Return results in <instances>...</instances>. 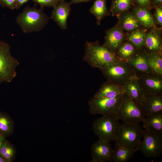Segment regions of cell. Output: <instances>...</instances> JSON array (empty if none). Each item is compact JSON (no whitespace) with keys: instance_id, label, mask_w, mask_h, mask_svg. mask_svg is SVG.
<instances>
[{"instance_id":"25","label":"cell","mask_w":162,"mask_h":162,"mask_svg":"<svg viewBox=\"0 0 162 162\" xmlns=\"http://www.w3.org/2000/svg\"><path fill=\"white\" fill-rule=\"evenodd\" d=\"M148 29L144 27L137 29L126 34V40L132 43L138 49L144 48Z\"/></svg>"},{"instance_id":"36","label":"cell","mask_w":162,"mask_h":162,"mask_svg":"<svg viewBox=\"0 0 162 162\" xmlns=\"http://www.w3.org/2000/svg\"><path fill=\"white\" fill-rule=\"evenodd\" d=\"M91 0H71L70 2V4H77L80 3L88 2Z\"/></svg>"},{"instance_id":"18","label":"cell","mask_w":162,"mask_h":162,"mask_svg":"<svg viewBox=\"0 0 162 162\" xmlns=\"http://www.w3.org/2000/svg\"><path fill=\"white\" fill-rule=\"evenodd\" d=\"M124 93L123 86L117 85L107 80L102 84L93 97L112 98Z\"/></svg>"},{"instance_id":"5","label":"cell","mask_w":162,"mask_h":162,"mask_svg":"<svg viewBox=\"0 0 162 162\" xmlns=\"http://www.w3.org/2000/svg\"><path fill=\"white\" fill-rule=\"evenodd\" d=\"M117 116L103 115L93 123V130L99 139L110 142L115 140L120 124Z\"/></svg>"},{"instance_id":"19","label":"cell","mask_w":162,"mask_h":162,"mask_svg":"<svg viewBox=\"0 0 162 162\" xmlns=\"http://www.w3.org/2000/svg\"><path fill=\"white\" fill-rule=\"evenodd\" d=\"M116 17L118 19L117 23L124 31L128 33L143 27L132 11L124 12Z\"/></svg>"},{"instance_id":"4","label":"cell","mask_w":162,"mask_h":162,"mask_svg":"<svg viewBox=\"0 0 162 162\" xmlns=\"http://www.w3.org/2000/svg\"><path fill=\"white\" fill-rule=\"evenodd\" d=\"M144 133V130L139 124L124 123L119 126L115 140L116 145L134 148H139Z\"/></svg>"},{"instance_id":"1","label":"cell","mask_w":162,"mask_h":162,"mask_svg":"<svg viewBox=\"0 0 162 162\" xmlns=\"http://www.w3.org/2000/svg\"><path fill=\"white\" fill-rule=\"evenodd\" d=\"M50 18L43 8L27 6L16 18V22L22 32L26 34L39 32L48 24Z\"/></svg>"},{"instance_id":"29","label":"cell","mask_w":162,"mask_h":162,"mask_svg":"<svg viewBox=\"0 0 162 162\" xmlns=\"http://www.w3.org/2000/svg\"><path fill=\"white\" fill-rule=\"evenodd\" d=\"M16 152L13 145L6 139L0 148V155L6 162H12L15 158Z\"/></svg>"},{"instance_id":"13","label":"cell","mask_w":162,"mask_h":162,"mask_svg":"<svg viewBox=\"0 0 162 162\" xmlns=\"http://www.w3.org/2000/svg\"><path fill=\"white\" fill-rule=\"evenodd\" d=\"M127 62L137 77L153 74L149 64L148 53L144 48L139 50L136 55Z\"/></svg>"},{"instance_id":"27","label":"cell","mask_w":162,"mask_h":162,"mask_svg":"<svg viewBox=\"0 0 162 162\" xmlns=\"http://www.w3.org/2000/svg\"><path fill=\"white\" fill-rule=\"evenodd\" d=\"M134 0H112L110 12L112 16H117L123 12L129 10Z\"/></svg>"},{"instance_id":"16","label":"cell","mask_w":162,"mask_h":162,"mask_svg":"<svg viewBox=\"0 0 162 162\" xmlns=\"http://www.w3.org/2000/svg\"><path fill=\"white\" fill-rule=\"evenodd\" d=\"M140 106L146 116L153 113L162 112V94L145 95Z\"/></svg>"},{"instance_id":"11","label":"cell","mask_w":162,"mask_h":162,"mask_svg":"<svg viewBox=\"0 0 162 162\" xmlns=\"http://www.w3.org/2000/svg\"><path fill=\"white\" fill-rule=\"evenodd\" d=\"M110 142L100 139L95 141L91 147V162L112 161L113 149Z\"/></svg>"},{"instance_id":"2","label":"cell","mask_w":162,"mask_h":162,"mask_svg":"<svg viewBox=\"0 0 162 162\" xmlns=\"http://www.w3.org/2000/svg\"><path fill=\"white\" fill-rule=\"evenodd\" d=\"M83 60L93 68L100 69L110 64L122 61L116 54L100 44L99 40L86 41Z\"/></svg>"},{"instance_id":"24","label":"cell","mask_w":162,"mask_h":162,"mask_svg":"<svg viewBox=\"0 0 162 162\" xmlns=\"http://www.w3.org/2000/svg\"><path fill=\"white\" fill-rule=\"evenodd\" d=\"M107 0H95L89 12L95 17L97 24L99 26L102 20L111 14L106 6Z\"/></svg>"},{"instance_id":"8","label":"cell","mask_w":162,"mask_h":162,"mask_svg":"<svg viewBox=\"0 0 162 162\" xmlns=\"http://www.w3.org/2000/svg\"><path fill=\"white\" fill-rule=\"evenodd\" d=\"M123 94L112 98L93 97L88 102L90 113L93 115L117 116L122 102Z\"/></svg>"},{"instance_id":"38","label":"cell","mask_w":162,"mask_h":162,"mask_svg":"<svg viewBox=\"0 0 162 162\" xmlns=\"http://www.w3.org/2000/svg\"><path fill=\"white\" fill-rule=\"evenodd\" d=\"M0 162H6L5 160L0 155Z\"/></svg>"},{"instance_id":"23","label":"cell","mask_w":162,"mask_h":162,"mask_svg":"<svg viewBox=\"0 0 162 162\" xmlns=\"http://www.w3.org/2000/svg\"><path fill=\"white\" fill-rule=\"evenodd\" d=\"M139 148H132L116 146L113 149L112 161L115 162H126L129 160Z\"/></svg>"},{"instance_id":"20","label":"cell","mask_w":162,"mask_h":162,"mask_svg":"<svg viewBox=\"0 0 162 162\" xmlns=\"http://www.w3.org/2000/svg\"><path fill=\"white\" fill-rule=\"evenodd\" d=\"M132 12L143 27L148 29L156 26L154 18L149 9L136 5L133 8Z\"/></svg>"},{"instance_id":"26","label":"cell","mask_w":162,"mask_h":162,"mask_svg":"<svg viewBox=\"0 0 162 162\" xmlns=\"http://www.w3.org/2000/svg\"><path fill=\"white\" fill-rule=\"evenodd\" d=\"M14 122L8 113L0 111V135L6 138L13 133Z\"/></svg>"},{"instance_id":"28","label":"cell","mask_w":162,"mask_h":162,"mask_svg":"<svg viewBox=\"0 0 162 162\" xmlns=\"http://www.w3.org/2000/svg\"><path fill=\"white\" fill-rule=\"evenodd\" d=\"M148 62L154 74L162 76V54L147 52Z\"/></svg>"},{"instance_id":"35","label":"cell","mask_w":162,"mask_h":162,"mask_svg":"<svg viewBox=\"0 0 162 162\" xmlns=\"http://www.w3.org/2000/svg\"><path fill=\"white\" fill-rule=\"evenodd\" d=\"M162 0H152V4L153 8L162 5Z\"/></svg>"},{"instance_id":"31","label":"cell","mask_w":162,"mask_h":162,"mask_svg":"<svg viewBox=\"0 0 162 162\" xmlns=\"http://www.w3.org/2000/svg\"><path fill=\"white\" fill-rule=\"evenodd\" d=\"M155 9L154 20L160 26H162V5H160L154 8Z\"/></svg>"},{"instance_id":"32","label":"cell","mask_w":162,"mask_h":162,"mask_svg":"<svg viewBox=\"0 0 162 162\" xmlns=\"http://www.w3.org/2000/svg\"><path fill=\"white\" fill-rule=\"evenodd\" d=\"M16 0H0V6L11 10L16 9Z\"/></svg>"},{"instance_id":"39","label":"cell","mask_w":162,"mask_h":162,"mask_svg":"<svg viewBox=\"0 0 162 162\" xmlns=\"http://www.w3.org/2000/svg\"><path fill=\"white\" fill-rule=\"evenodd\" d=\"M58 0V1H64V0Z\"/></svg>"},{"instance_id":"17","label":"cell","mask_w":162,"mask_h":162,"mask_svg":"<svg viewBox=\"0 0 162 162\" xmlns=\"http://www.w3.org/2000/svg\"><path fill=\"white\" fill-rule=\"evenodd\" d=\"M124 93L140 105L145 94L138 81V77L131 79L123 85Z\"/></svg>"},{"instance_id":"6","label":"cell","mask_w":162,"mask_h":162,"mask_svg":"<svg viewBox=\"0 0 162 162\" xmlns=\"http://www.w3.org/2000/svg\"><path fill=\"white\" fill-rule=\"evenodd\" d=\"M10 50L8 43L0 40V84L11 82L16 75V69L19 63Z\"/></svg>"},{"instance_id":"21","label":"cell","mask_w":162,"mask_h":162,"mask_svg":"<svg viewBox=\"0 0 162 162\" xmlns=\"http://www.w3.org/2000/svg\"><path fill=\"white\" fill-rule=\"evenodd\" d=\"M143 127L162 137V112L153 113L146 116Z\"/></svg>"},{"instance_id":"10","label":"cell","mask_w":162,"mask_h":162,"mask_svg":"<svg viewBox=\"0 0 162 162\" xmlns=\"http://www.w3.org/2000/svg\"><path fill=\"white\" fill-rule=\"evenodd\" d=\"M138 81L145 95L162 94V76L155 74L141 76Z\"/></svg>"},{"instance_id":"3","label":"cell","mask_w":162,"mask_h":162,"mask_svg":"<svg viewBox=\"0 0 162 162\" xmlns=\"http://www.w3.org/2000/svg\"><path fill=\"white\" fill-rule=\"evenodd\" d=\"M99 69L107 80L119 85L123 86L129 80L137 77L127 62L112 63Z\"/></svg>"},{"instance_id":"7","label":"cell","mask_w":162,"mask_h":162,"mask_svg":"<svg viewBox=\"0 0 162 162\" xmlns=\"http://www.w3.org/2000/svg\"><path fill=\"white\" fill-rule=\"evenodd\" d=\"M117 116L124 123L130 124H139L146 119L140 105L125 93Z\"/></svg>"},{"instance_id":"14","label":"cell","mask_w":162,"mask_h":162,"mask_svg":"<svg viewBox=\"0 0 162 162\" xmlns=\"http://www.w3.org/2000/svg\"><path fill=\"white\" fill-rule=\"evenodd\" d=\"M71 5L65 0L59 1L53 7L50 18L62 30L67 28V20L71 10Z\"/></svg>"},{"instance_id":"33","label":"cell","mask_w":162,"mask_h":162,"mask_svg":"<svg viewBox=\"0 0 162 162\" xmlns=\"http://www.w3.org/2000/svg\"><path fill=\"white\" fill-rule=\"evenodd\" d=\"M134 2L139 7H145L151 10L153 8L152 0H134Z\"/></svg>"},{"instance_id":"12","label":"cell","mask_w":162,"mask_h":162,"mask_svg":"<svg viewBox=\"0 0 162 162\" xmlns=\"http://www.w3.org/2000/svg\"><path fill=\"white\" fill-rule=\"evenodd\" d=\"M104 38L103 46L115 54L119 46L126 40V34L118 23L106 31Z\"/></svg>"},{"instance_id":"9","label":"cell","mask_w":162,"mask_h":162,"mask_svg":"<svg viewBox=\"0 0 162 162\" xmlns=\"http://www.w3.org/2000/svg\"><path fill=\"white\" fill-rule=\"evenodd\" d=\"M140 150L145 156L155 158L159 156L162 152V137L145 129Z\"/></svg>"},{"instance_id":"34","label":"cell","mask_w":162,"mask_h":162,"mask_svg":"<svg viewBox=\"0 0 162 162\" xmlns=\"http://www.w3.org/2000/svg\"><path fill=\"white\" fill-rule=\"evenodd\" d=\"M29 0H16V9H18Z\"/></svg>"},{"instance_id":"30","label":"cell","mask_w":162,"mask_h":162,"mask_svg":"<svg viewBox=\"0 0 162 162\" xmlns=\"http://www.w3.org/2000/svg\"><path fill=\"white\" fill-rule=\"evenodd\" d=\"M32 1L38 4L40 8L45 7H54L59 1L57 0H32Z\"/></svg>"},{"instance_id":"15","label":"cell","mask_w":162,"mask_h":162,"mask_svg":"<svg viewBox=\"0 0 162 162\" xmlns=\"http://www.w3.org/2000/svg\"><path fill=\"white\" fill-rule=\"evenodd\" d=\"M147 30L144 48L147 52L162 54L161 28L156 26Z\"/></svg>"},{"instance_id":"22","label":"cell","mask_w":162,"mask_h":162,"mask_svg":"<svg viewBox=\"0 0 162 162\" xmlns=\"http://www.w3.org/2000/svg\"><path fill=\"white\" fill-rule=\"evenodd\" d=\"M139 50L130 42L126 40L119 46L115 54L121 61L127 62L134 57Z\"/></svg>"},{"instance_id":"37","label":"cell","mask_w":162,"mask_h":162,"mask_svg":"<svg viewBox=\"0 0 162 162\" xmlns=\"http://www.w3.org/2000/svg\"><path fill=\"white\" fill-rule=\"evenodd\" d=\"M6 139V138L0 135V149Z\"/></svg>"}]
</instances>
